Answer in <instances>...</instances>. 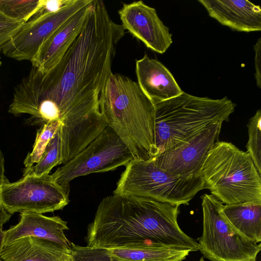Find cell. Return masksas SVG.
I'll list each match as a JSON object with an SVG mask.
<instances>
[{"label": "cell", "instance_id": "obj_30", "mask_svg": "<svg viewBox=\"0 0 261 261\" xmlns=\"http://www.w3.org/2000/svg\"><path fill=\"white\" fill-rule=\"evenodd\" d=\"M0 261H2V259H1V257H0Z\"/></svg>", "mask_w": 261, "mask_h": 261}, {"label": "cell", "instance_id": "obj_15", "mask_svg": "<svg viewBox=\"0 0 261 261\" xmlns=\"http://www.w3.org/2000/svg\"><path fill=\"white\" fill-rule=\"evenodd\" d=\"M208 15L239 32L261 30V8L247 0H198Z\"/></svg>", "mask_w": 261, "mask_h": 261}, {"label": "cell", "instance_id": "obj_29", "mask_svg": "<svg viewBox=\"0 0 261 261\" xmlns=\"http://www.w3.org/2000/svg\"><path fill=\"white\" fill-rule=\"evenodd\" d=\"M198 261H204V259H203V257H201L199 260Z\"/></svg>", "mask_w": 261, "mask_h": 261}, {"label": "cell", "instance_id": "obj_6", "mask_svg": "<svg viewBox=\"0 0 261 261\" xmlns=\"http://www.w3.org/2000/svg\"><path fill=\"white\" fill-rule=\"evenodd\" d=\"M203 189L201 176L185 177L159 167L151 159H133L125 166L113 195L146 197L180 205L189 204Z\"/></svg>", "mask_w": 261, "mask_h": 261}, {"label": "cell", "instance_id": "obj_5", "mask_svg": "<svg viewBox=\"0 0 261 261\" xmlns=\"http://www.w3.org/2000/svg\"><path fill=\"white\" fill-rule=\"evenodd\" d=\"M200 174L205 189L222 203H261V175L250 155L230 142L215 143Z\"/></svg>", "mask_w": 261, "mask_h": 261}, {"label": "cell", "instance_id": "obj_24", "mask_svg": "<svg viewBox=\"0 0 261 261\" xmlns=\"http://www.w3.org/2000/svg\"><path fill=\"white\" fill-rule=\"evenodd\" d=\"M70 261H118L114 258L108 249L81 246L72 243Z\"/></svg>", "mask_w": 261, "mask_h": 261}, {"label": "cell", "instance_id": "obj_26", "mask_svg": "<svg viewBox=\"0 0 261 261\" xmlns=\"http://www.w3.org/2000/svg\"><path fill=\"white\" fill-rule=\"evenodd\" d=\"M8 181L5 175V159L3 153L0 148V193L3 185ZM12 216L8 212L2 204L0 199V226L3 227V225L9 221Z\"/></svg>", "mask_w": 261, "mask_h": 261}, {"label": "cell", "instance_id": "obj_12", "mask_svg": "<svg viewBox=\"0 0 261 261\" xmlns=\"http://www.w3.org/2000/svg\"><path fill=\"white\" fill-rule=\"evenodd\" d=\"M125 30L161 54L172 43V34L158 16L155 9L140 1L123 4L118 11Z\"/></svg>", "mask_w": 261, "mask_h": 261}, {"label": "cell", "instance_id": "obj_18", "mask_svg": "<svg viewBox=\"0 0 261 261\" xmlns=\"http://www.w3.org/2000/svg\"><path fill=\"white\" fill-rule=\"evenodd\" d=\"M222 211L243 236L256 243L261 241V203L225 204Z\"/></svg>", "mask_w": 261, "mask_h": 261}, {"label": "cell", "instance_id": "obj_11", "mask_svg": "<svg viewBox=\"0 0 261 261\" xmlns=\"http://www.w3.org/2000/svg\"><path fill=\"white\" fill-rule=\"evenodd\" d=\"M223 122L211 123L189 139L151 160L159 167L176 175L185 177L201 176L210 151L219 141Z\"/></svg>", "mask_w": 261, "mask_h": 261}, {"label": "cell", "instance_id": "obj_21", "mask_svg": "<svg viewBox=\"0 0 261 261\" xmlns=\"http://www.w3.org/2000/svg\"><path fill=\"white\" fill-rule=\"evenodd\" d=\"M61 125L59 122L52 121L41 126L37 130L33 149L24 160L23 176L28 174L32 168L39 161L47 144Z\"/></svg>", "mask_w": 261, "mask_h": 261}, {"label": "cell", "instance_id": "obj_25", "mask_svg": "<svg viewBox=\"0 0 261 261\" xmlns=\"http://www.w3.org/2000/svg\"><path fill=\"white\" fill-rule=\"evenodd\" d=\"M24 22L12 18L0 11V48L18 31Z\"/></svg>", "mask_w": 261, "mask_h": 261}, {"label": "cell", "instance_id": "obj_16", "mask_svg": "<svg viewBox=\"0 0 261 261\" xmlns=\"http://www.w3.org/2000/svg\"><path fill=\"white\" fill-rule=\"evenodd\" d=\"M136 72L138 84L154 105L184 92L170 71L160 61L146 54L136 61Z\"/></svg>", "mask_w": 261, "mask_h": 261}, {"label": "cell", "instance_id": "obj_31", "mask_svg": "<svg viewBox=\"0 0 261 261\" xmlns=\"http://www.w3.org/2000/svg\"><path fill=\"white\" fill-rule=\"evenodd\" d=\"M0 51H1V49H0ZM0 65H1V61H0Z\"/></svg>", "mask_w": 261, "mask_h": 261}, {"label": "cell", "instance_id": "obj_14", "mask_svg": "<svg viewBox=\"0 0 261 261\" xmlns=\"http://www.w3.org/2000/svg\"><path fill=\"white\" fill-rule=\"evenodd\" d=\"M19 222L5 231L4 246L26 237H33L52 241L70 250L72 243L67 238L65 231L68 229L67 222L58 216L48 217L33 212L20 214Z\"/></svg>", "mask_w": 261, "mask_h": 261}, {"label": "cell", "instance_id": "obj_17", "mask_svg": "<svg viewBox=\"0 0 261 261\" xmlns=\"http://www.w3.org/2000/svg\"><path fill=\"white\" fill-rule=\"evenodd\" d=\"M2 261H70V250L52 241L33 237L3 247Z\"/></svg>", "mask_w": 261, "mask_h": 261}, {"label": "cell", "instance_id": "obj_19", "mask_svg": "<svg viewBox=\"0 0 261 261\" xmlns=\"http://www.w3.org/2000/svg\"><path fill=\"white\" fill-rule=\"evenodd\" d=\"M118 261H182L190 251L170 247H141L109 249Z\"/></svg>", "mask_w": 261, "mask_h": 261}, {"label": "cell", "instance_id": "obj_8", "mask_svg": "<svg viewBox=\"0 0 261 261\" xmlns=\"http://www.w3.org/2000/svg\"><path fill=\"white\" fill-rule=\"evenodd\" d=\"M134 159L128 147L108 126L84 149L51 174L60 186L69 189L73 179L91 173L105 172L126 166Z\"/></svg>", "mask_w": 261, "mask_h": 261}, {"label": "cell", "instance_id": "obj_27", "mask_svg": "<svg viewBox=\"0 0 261 261\" xmlns=\"http://www.w3.org/2000/svg\"><path fill=\"white\" fill-rule=\"evenodd\" d=\"M255 51L254 65L255 78L256 85L259 88H261V38H259L253 46Z\"/></svg>", "mask_w": 261, "mask_h": 261}, {"label": "cell", "instance_id": "obj_9", "mask_svg": "<svg viewBox=\"0 0 261 261\" xmlns=\"http://www.w3.org/2000/svg\"><path fill=\"white\" fill-rule=\"evenodd\" d=\"M69 189L63 188L51 175L28 174L20 180L6 181L2 186V205L12 215L15 213L43 214L62 210L69 203Z\"/></svg>", "mask_w": 261, "mask_h": 261}, {"label": "cell", "instance_id": "obj_4", "mask_svg": "<svg viewBox=\"0 0 261 261\" xmlns=\"http://www.w3.org/2000/svg\"><path fill=\"white\" fill-rule=\"evenodd\" d=\"M236 106L226 96L212 99L185 92L155 104L153 158L189 139L214 122L229 121Z\"/></svg>", "mask_w": 261, "mask_h": 261}, {"label": "cell", "instance_id": "obj_23", "mask_svg": "<svg viewBox=\"0 0 261 261\" xmlns=\"http://www.w3.org/2000/svg\"><path fill=\"white\" fill-rule=\"evenodd\" d=\"M248 140L246 146L258 173L261 175V110H258L247 125Z\"/></svg>", "mask_w": 261, "mask_h": 261}, {"label": "cell", "instance_id": "obj_3", "mask_svg": "<svg viewBox=\"0 0 261 261\" xmlns=\"http://www.w3.org/2000/svg\"><path fill=\"white\" fill-rule=\"evenodd\" d=\"M100 112L134 159L149 160L154 149L155 107L138 83L111 73L101 92Z\"/></svg>", "mask_w": 261, "mask_h": 261}, {"label": "cell", "instance_id": "obj_7", "mask_svg": "<svg viewBox=\"0 0 261 261\" xmlns=\"http://www.w3.org/2000/svg\"><path fill=\"white\" fill-rule=\"evenodd\" d=\"M203 231L199 250L211 261H256L260 244L238 231L222 211L223 203L212 194L201 197Z\"/></svg>", "mask_w": 261, "mask_h": 261}, {"label": "cell", "instance_id": "obj_13", "mask_svg": "<svg viewBox=\"0 0 261 261\" xmlns=\"http://www.w3.org/2000/svg\"><path fill=\"white\" fill-rule=\"evenodd\" d=\"M92 2L71 16L41 44L30 61L32 68L45 73L59 61L85 26Z\"/></svg>", "mask_w": 261, "mask_h": 261}, {"label": "cell", "instance_id": "obj_22", "mask_svg": "<svg viewBox=\"0 0 261 261\" xmlns=\"http://www.w3.org/2000/svg\"><path fill=\"white\" fill-rule=\"evenodd\" d=\"M40 0H0V11L14 19L27 22L38 11Z\"/></svg>", "mask_w": 261, "mask_h": 261}, {"label": "cell", "instance_id": "obj_28", "mask_svg": "<svg viewBox=\"0 0 261 261\" xmlns=\"http://www.w3.org/2000/svg\"><path fill=\"white\" fill-rule=\"evenodd\" d=\"M5 231L3 230V227L0 226V254L4 246Z\"/></svg>", "mask_w": 261, "mask_h": 261}, {"label": "cell", "instance_id": "obj_2", "mask_svg": "<svg viewBox=\"0 0 261 261\" xmlns=\"http://www.w3.org/2000/svg\"><path fill=\"white\" fill-rule=\"evenodd\" d=\"M179 206L142 197H106L88 226L87 246L108 249L170 247L198 251V243L178 224Z\"/></svg>", "mask_w": 261, "mask_h": 261}, {"label": "cell", "instance_id": "obj_20", "mask_svg": "<svg viewBox=\"0 0 261 261\" xmlns=\"http://www.w3.org/2000/svg\"><path fill=\"white\" fill-rule=\"evenodd\" d=\"M60 127L47 144L39 161L32 168L28 174L37 176L48 174L54 167L62 164V148Z\"/></svg>", "mask_w": 261, "mask_h": 261}, {"label": "cell", "instance_id": "obj_1", "mask_svg": "<svg viewBox=\"0 0 261 261\" xmlns=\"http://www.w3.org/2000/svg\"><path fill=\"white\" fill-rule=\"evenodd\" d=\"M124 34L104 3L93 0L85 26L59 61L45 73L32 68L15 88L10 113L29 114L31 123L40 126L52 121L61 124L63 164L108 126L99 99Z\"/></svg>", "mask_w": 261, "mask_h": 261}, {"label": "cell", "instance_id": "obj_10", "mask_svg": "<svg viewBox=\"0 0 261 261\" xmlns=\"http://www.w3.org/2000/svg\"><path fill=\"white\" fill-rule=\"evenodd\" d=\"M92 1L75 0L57 12L32 17L0 48L1 50L8 58L30 61L41 44L60 25Z\"/></svg>", "mask_w": 261, "mask_h": 261}]
</instances>
